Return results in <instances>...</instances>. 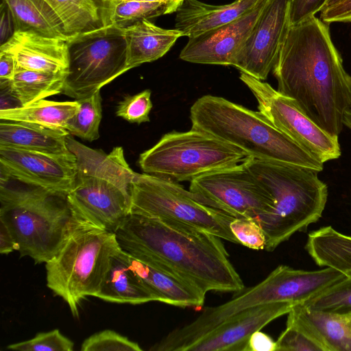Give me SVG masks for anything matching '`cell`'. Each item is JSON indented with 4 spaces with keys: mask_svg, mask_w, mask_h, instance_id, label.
Listing matches in <instances>:
<instances>
[{
    "mask_svg": "<svg viewBox=\"0 0 351 351\" xmlns=\"http://www.w3.org/2000/svg\"><path fill=\"white\" fill-rule=\"evenodd\" d=\"M73 38L110 25L112 0H45Z\"/></svg>",
    "mask_w": 351,
    "mask_h": 351,
    "instance_id": "obj_24",
    "label": "cell"
},
{
    "mask_svg": "<svg viewBox=\"0 0 351 351\" xmlns=\"http://www.w3.org/2000/svg\"><path fill=\"white\" fill-rule=\"evenodd\" d=\"M193 129L232 145L249 157L315 170L324 163L275 128L261 112L225 98L204 95L190 109Z\"/></svg>",
    "mask_w": 351,
    "mask_h": 351,
    "instance_id": "obj_3",
    "label": "cell"
},
{
    "mask_svg": "<svg viewBox=\"0 0 351 351\" xmlns=\"http://www.w3.org/2000/svg\"><path fill=\"white\" fill-rule=\"evenodd\" d=\"M0 221L20 246L21 256L47 263L76 221L66 196L0 174Z\"/></svg>",
    "mask_w": 351,
    "mask_h": 351,
    "instance_id": "obj_5",
    "label": "cell"
},
{
    "mask_svg": "<svg viewBox=\"0 0 351 351\" xmlns=\"http://www.w3.org/2000/svg\"><path fill=\"white\" fill-rule=\"evenodd\" d=\"M273 73L280 93L320 128L339 135L344 114L351 108V76L328 23L313 16L290 25Z\"/></svg>",
    "mask_w": 351,
    "mask_h": 351,
    "instance_id": "obj_1",
    "label": "cell"
},
{
    "mask_svg": "<svg viewBox=\"0 0 351 351\" xmlns=\"http://www.w3.org/2000/svg\"><path fill=\"white\" fill-rule=\"evenodd\" d=\"M287 324L302 330L324 351H351V328L344 317L298 304L288 313Z\"/></svg>",
    "mask_w": 351,
    "mask_h": 351,
    "instance_id": "obj_19",
    "label": "cell"
},
{
    "mask_svg": "<svg viewBox=\"0 0 351 351\" xmlns=\"http://www.w3.org/2000/svg\"><path fill=\"white\" fill-rule=\"evenodd\" d=\"M343 125L351 130V108L348 109L344 114Z\"/></svg>",
    "mask_w": 351,
    "mask_h": 351,
    "instance_id": "obj_43",
    "label": "cell"
},
{
    "mask_svg": "<svg viewBox=\"0 0 351 351\" xmlns=\"http://www.w3.org/2000/svg\"><path fill=\"white\" fill-rule=\"evenodd\" d=\"M189 191L202 203L236 218H257L274 207L271 195L243 162L194 178Z\"/></svg>",
    "mask_w": 351,
    "mask_h": 351,
    "instance_id": "obj_12",
    "label": "cell"
},
{
    "mask_svg": "<svg viewBox=\"0 0 351 351\" xmlns=\"http://www.w3.org/2000/svg\"><path fill=\"white\" fill-rule=\"evenodd\" d=\"M347 321H348V323L351 328V316L350 317H346Z\"/></svg>",
    "mask_w": 351,
    "mask_h": 351,
    "instance_id": "obj_46",
    "label": "cell"
},
{
    "mask_svg": "<svg viewBox=\"0 0 351 351\" xmlns=\"http://www.w3.org/2000/svg\"><path fill=\"white\" fill-rule=\"evenodd\" d=\"M341 1V0H326V3H325V4H324V5L322 9H324L326 8L330 7V6H331V5L335 4V3H338V2Z\"/></svg>",
    "mask_w": 351,
    "mask_h": 351,
    "instance_id": "obj_44",
    "label": "cell"
},
{
    "mask_svg": "<svg viewBox=\"0 0 351 351\" xmlns=\"http://www.w3.org/2000/svg\"><path fill=\"white\" fill-rule=\"evenodd\" d=\"M128 67L130 69L162 57L182 33L158 27L143 19L126 28Z\"/></svg>",
    "mask_w": 351,
    "mask_h": 351,
    "instance_id": "obj_23",
    "label": "cell"
},
{
    "mask_svg": "<svg viewBox=\"0 0 351 351\" xmlns=\"http://www.w3.org/2000/svg\"><path fill=\"white\" fill-rule=\"evenodd\" d=\"M128 260L132 269L154 295L156 301L180 307L204 304L206 293L182 278L129 254Z\"/></svg>",
    "mask_w": 351,
    "mask_h": 351,
    "instance_id": "obj_20",
    "label": "cell"
},
{
    "mask_svg": "<svg viewBox=\"0 0 351 351\" xmlns=\"http://www.w3.org/2000/svg\"><path fill=\"white\" fill-rule=\"evenodd\" d=\"M77 160L71 151L53 154L0 146V174L66 196L74 186Z\"/></svg>",
    "mask_w": 351,
    "mask_h": 351,
    "instance_id": "obj_13",
    "label": "cell"
},
{
    "mask_svg": "<svg viewBox=\"0 0 351 351\" xmlns=\"http://www.w3.org/2000/svg\"><path fill=\"white\" fill-rule=\"evenodd\" d=\"M73 342L58 329L38 333L34 338L12 343L7 348L19 351H72Z\"/></svg>",
    "mask_w": 351,
    "mask_h": 351,
    "instance_id": "obj_32",
    "label": "cell"
},
{
    "mask_svg": "<svg viewBox=\"0 0 351 351\" xmlns=\"http://www.w3.org/2000/svg\"><path fill=\"white\" fill-rule=\"evenodd\" d=\"M248 157L241 149L191 128L165 134L140 154L138 163L145 173L176 182H191L203 174L234 167Z\"/></svg>",
    "mask_w": 351,
    "mask_h": 351,
    "instance_id": "obj_8",
    "label": "cell"
},
{
    "mask_svg": "<svg viewBox=\"0 0 351 351\" xmlns=\"http://www.w3.org/2000/svg\"><path fill=\"white\" fill-rule=\"evenodd\" d=\"M67 42L64 95L75 99L88 97L129 70L125 28L110 25Z\"/></svg>",
    "mask_w": 351,
    "mask_h": 351,
    "instance_id": "obj_10",
    "label": "cell"
},
{
    "mask_svg": "<svg viewBox=\"0 0 351 351\" xmlns=\"http://www.w3.org/2000/svg\"><path fill=\"white\" fill-rule=\"evenodd\" d=\"M276 343L268 335L259 330L250 337L246 351H276Z\"/></svg>",
    "mask_w": 351,
    "mask_h": 351,
    "instance_id": "obj_39",
    "label": "cell"
},
{
    "mask_svg": "<svg viewBox=\"0 0 351 351\" xmlns=\"http://www.w3.org/2000/svg\"><path fill=\"white\" fill-rule=\"evenodd\" d=\"M243 164L273 197L272 210L255 218L264 231L267 252H273L293 234L305 232L319 220L326 204L328 187L319 178L318 171L252 157Z\"/></svg>",
    "mask_w": 351,
    "mask_h": 351,
    "instance_id": "obj_6",
    "label": "cell"
},
{
    "mask_svg": "<svg viewBox=\"0 0 351 351\" xmlns=\"http://www.w3.org/2000/svg\"><path fill=\"white\" fill-rule=\"evenodd\" d=\"M151 94V90L147 89L125 97L117 107L116 115L130 123L149 122V114L152 108Z\"/></svg>",
    "mask_w": 351,
    "mask_h": 351,
    "instance_id": "obj_34",
    "label": "cell"
},
{
    "mask_svg": "<svg viewBox=\"0 0 351 351\" xmlns=\"http://www.w3.org/2000/svg\"><path fill=\"white\" fill-rule=\"evenodd\" d=\"M181 3L146 2L133 0H112L110 22L121 28H126L143 19H153L176 12Z\"/></svg>",
    "mask_w": 351,
    "mask_h": 351,
    "instance_id": "obj_29",
    "label": "cell"
},
{
    "mask_svg": "<svg viewBox=\"0 0 351 351\" xmlns=\"http://www.w3.org/2000/svg\"><path fill=\"white\" fill-rule=\"evenodd\" d=\"M230 227L239 244L253 250H265V235L255 218H234Z\"/></svg>",
    "mask_w": 351,
    "mask_h": 351,
    "instance_id": "obj_35",
    "label": "cell"
},
{
    "mask_svg": "<svg viewBox=\"0 0 351 351\" xmlns=\"http://www.w3.org/2000/svg\"><path fill=\"white\" fill-rule=\"evenodd\" d=\"M130 196V213L180 222L239 243L230 227L236 217L202 203L176 182L135 172Z\"/></svg>",
    "mask_w": 351,
    "mask_h": 351,
    "instance_id": "obj_9",
    "label": "cell"
},
{
    "mask_svg": "<svg viewBox=\"0 0 351 351\" xmlns=\"http://www.w3.org/2000/svg\"><path fill=\"white\" fill-rule=\"evenodd\" d=\"M308 308L339 315L351 316V278H344L304 304Z\"/></svg>",
    "mask_w": 351,
    "mask_h": 351,
    "instance_id": "obj_31",
    "label": "cell"
},
{
    "mask_svg": "<svg viewBox=\"0 0 351 351\" xmlns=\"http://www.w3.org/2000/svg\"><path fill=\"white\" fill-rule=\"evenodd\" d=\"M67 41L32 32H14L11 38L0 46V49L13 54L16 68L48 73H68Z\"/></svg>",
    "mask_w": 351,
    "mask_h": 351,
    "instance_id": "obj_17",
    "label": "cell"
},
{
    "mask_svg": "<svg viewBox=\"0 0 351 351\" xmlns=\"http://www.w3.org/2000/svg\"><path fill=\"white\" fill-rule=\"evenodd\" d=\"M69 132L64 128L34 123L0 121V146L32 151L65 154Z\"/></svg>",
    "mask_w": 351,
    "mask_h": 351,
    "instance_id": "obj_21",
    "label": "cell"
},
{
    "mask_svg": "<svg viewBox=\"0 0 351 351\" xmlns=\"http://www.w3.org/2000/svg\"><path fill=\"white\" fill-rule=\"evenodd\" d=\"M320 19L328 25L337 22H351V0H341L322 9L320 11Z\"/></svg>",
    "mask_w": 351,
    "mask_h": 351,
    "instance_id": "obj_38",
    "label": "cell"
},
{
    "mask_svg": "<svg viewBox=\"0 0 351 351\" xmlns=\"http://www.w3.org/2000/svg\"><path fill=\"white\" fill-rule=\"evenodd\" d=\"M267 0L241 17L189 40L180 58L192 63L233 66L236 56L259 19Z\"/></svg>",
    "mask_w": 351,
    "mask_h": 351,
    "instance_id": "obj_15",
    "label": "cell"
},
{
    "mask_svg": "<svg viewBox=\"0 0 351 351\" xmlns=\"http://www.w3.org/2000/svg\"><path fill=\"white\" fill-rule=\"evenodd\" d=\"M276 343V351H324L305 332L290 324H287Z\"/></svg>",
    "mask_w": 351,
    "mask_h": 351,
    "instance_id": "obj_36",
    "label": "cell"
},
{
    "mask_svg": "<svg viewBox=\"0 0 351 351\" xmlns=\"http://www.w3.org/2000/svg\"><path fill=\"white\" fill-rule=\"evenodd\" d=\"M80 108L77 100L54 101L40 99L20 108L0 110V120L38 123L66 129L67 122Z\"/></svg>",
    "mask_w": 351,
    "mask_h": 351,
    "instance_id": "obj_27",
    "label": "cell"
},
{
    "mask_svg": "<svg viewBox=\"0 0 351 351\" xmlns=\"http://www.w3.org/2000/svg\"><path fill=\"white\" fill-rule=\"evenodd\" d=\"M12 13L14 32H32L45 36L71 39L63 24L45 0H3Z\"/></svg>",
    "mask_w": 351,
    "mask_h": 351,
    "instance_id": "obj_26",
    "label": "cell"
},
{
    "mask_svg": "<svg viewBox=\"0 0 351 351\" xmlns=\"http://www.w3.org/2000/svg\"><path fill=\"white\" fill-rule=\"evenodd\" d=\"M326 0H290L289 25L315 16Z\"/></svg>",
    "mask_w": 351,
    "mask_h": 351,
    "instance_id": "obj_37",
    "label": "cell"
},
{
    "mask_svg": "<svg viewBox=\"0 0 351 351\" xmlns=\"http://www.w3.org/2000/svg\"><path fill=\"white\" fill-rule=\"evenodd\" d=\"M264 0H234L215 5L199 0H183L176 12L175 29L189 38L229 23L247 13Z\"/></svg>",
    "mask_w": 351,
    "mask_h": 351,
    "instance_id": "obj_18",
    "label": "cell"
},
{
    "mask_svg": "<svg viewBox=\"0 0 351 351\" xmlns=\"http://www.w3.org/2000/svg\"><path fill=\"white\" fill-rule=\"evenodd\" d=\"M76 218L62 247L45 263L47 287L68 304L74 317L80 301L99 292L112 258L122 250L114 232Z\"/></svg>",
    "mask_w": 351,
    "mask_h": 351,
    "instance_id": "obj_7",
    "label": "cell"
},
{
    "mask_svg": "<svg viewBox=\"0 0 351 351\" xmlns=\"http://www.w3.org/2000/svg\"><path fill=\"white\" fill-rule=\"evenodd\" d=\"M293 306L287 302H271L241 312L188 346L185 351H246L251 335Z\"/></svg>",
    "mask_w": 351,
    "mask_h": 351,
    "instance_id": "obj_16",
    "label": "cell"
},
{
    "mask_svg": "<svg viewBox=\"0 0 351 351\" xmlns=\"http://www.w3.org/2000/svg\"><path fill=\"white\" fill-rule=\"evenodd\" d=\"M176 1H178L181 3L183 0H176Z\"/></svg>",
    "mask_w": 351,
    "mask_h": 351,
    "instance_id": "obj_47",
    "label": "cell"
},
{
    "mask_svg": "<svg viewBox=\"0 0 351 351\" xmlns=\"http://www.w3.org/2000/svg\"><path fill=\"white\" fill-rule=\"evenodd\" d=\"M305 250L319 267H330L351 278V237L332 226L311 232Z\"/></svg>",
    "mask_w": 351,
    "mask_h": 351,
    "instance_id": "obj_25",
    "label": "cell"
},
{
    "mask_svg": "<svg viewBox=\"0 0 351 351\" xmlns=\"http://www.w3.org/2000/svg\"><path fill=\"white\" fill-rule=\"evenodd\" d=\"M20 246L15 241L6 225L0 221V253L8 254L14 250L19 251Z\"/></svg>",
    "mask_w": 351,
    "mask_h": 351,
    "instance_id": "obj_42",
    "label": "cell"
},
{
    "mask_svg": "<svg viewBox=\"0 0 351 351\" xmlns=\"http://www.w3.org/2000/svg\"><path fill=\"white\" fill-rule=\"evenodd\" d=\"M67 147L75 154L77 173L66 199L74 216L115 232L131 211L130 184L135 174L123 149L110 154L90 148L69 134Z\"/></svg>",
    "mask_w": 351,
    "mask_h": 351,
    "instance_id": "obj_4",
    "label": "cell"
},
{
    "mask_svg": "<svg viewBox=\"0 0 351 351\" xmlns=\"http://www.w3.org/2000/svg\"><path fill=\"white\" fill-rule=\"evenodd\" d=\"M133 1H146V2H170V1H178L176 0H133ZM179 2V1H178ZM180 3V2H179Z\"/></svg>",
    "mask_w": 351,
    "mask_h": 351,
    "instance_id": "obj_45",
    "label": "cell"
},
{
    "mask_svg": "<svg viewBox=\"0 0 351 351\" xmlns=\"http://www.w3.org/2000/svg\"><path fill=\"white\" fill-rule=\"evenodd\" d=\"M239 77L255 97L258 112L275 128L323 163L341 156L338 136L320 128L291 99L245 73Z\"/></svg>",
    "mask_w": 351,
    "mask_h": 351,
    "instance_id": "obj_11",
    "label": "cell"
},
{
    "mask_svg": "<svg viewBox=\"0 0 351 351\" xmlns=\"http://www.w3.org/2000/svg\"><path fill=\"white\" fill-rule=\"evenodd\" d=\"M1 45L7 42L14 32L12 13L8 5L1 0L0 21Z\"/></svg>",
    "mask_w": 351,
    "mask_h": 351,
    "instance_id": "obj_41",
    "label": "cell"
},
{
    "mask_svg": "<svg viewBox=\"0 0 351 351\" xmlns=\"http://www.w3.org/2000/svg\"><path fill=\"white\" fill-rule=\"evenodd\" d=\"M134 258L165 269L202 292L239 293L244 283L221 239L193 226L130 213L115 231Z\"/></svg>",
    "mask_w": 351,
    "mask_h": 351,
    "instance_id": "obj_2",
    "label": "cell"
},
{
    "mask_svg": "<svg viewBox=\"0 0 351 351\" xmlns=\"http://www.w3.org/2000/svg\"><path fill=\"white\" fill-rule=\"evenodd\" d=\"M76 100L80 103V108L67 122L66 130L69 134L89 142L98 139L102 117L100 90Z\"/></svg>",
    "mask_w": 351,
    "mask_h": 351,
    "instance_id": "obj_30",
    "label": "cell"
},
{
    "mask_svg": "<svg viewBox=\"0 0 351 351\" xmlns=\"http://www.w3.org/2000/svg\"><path fill=\"white\" fill-rule=\"evenodd\" d=\"M82 351H141L139 345L117 332L104 330L95 333L82 343Z\"/></svg>",
    "mask_w": 351,
    "mask_h": 351,
    "instance_id": "obj_33",
    "label": "cell"
},
{
    "mask_svg": "<svg viewBox=\"0 0 351 351\" xmlns=\"http://www.w3.org/2000/svg\"><path fill=\"white\" fill-rule=\"evenodd\" d=\"M107 302L139 304L156 301L129 264L128 254L119 251L112 258L100 290L95 296Z\"/></svg>",
    "mask_w": 351,
    "mask_h": 351,
    "instance_id": "obj_22",
    "label": "cell"
},
{
    "mask_svg": "<svg viewBox=\"0 0 351 351\" xmlns=\"http://www.w3.org/2000/svg\"><path fill=\"white\" fill-rule=\"evenodd\" d=\"M290 0H267L233 66L265 80L273 69L289 26Z\"/></svg>",
    "mask_w": 351,
    "mask_h": 351,
    "instance_id": "obj_14",
    "label": "cell"
},
{
    "mask_svg": "<svg viewBox=\"0 0 351 351\" xmlns=\"http://www.w3.org/2000/svg\"><path fill=\"white\" fill-rule=\"evenodd\" d=\"M16 70V63L13 54L0 49V83L11 82Z\"/></svg>",
    "mask_w": 351,
    "mask_h": 351,
    "instance_id": "obj_40",
    "label": "cell"
},
{
    "mask_svg": "<svg viewBox=\"0 0 351 351\" xmlns=\"http://www.w3.org/2000/svg\"><path fill=\"white\" fill-rule=\"evenodd\" d=\"M67 72L48 73L16 68L10 82L12 93L26 106L62 93Z\"/></svg>",
    "mask_w": 351,
    "mask_h": 351,
    "instance_id": "obj_28",
    "label": "cell"
}]
</instances>
